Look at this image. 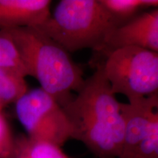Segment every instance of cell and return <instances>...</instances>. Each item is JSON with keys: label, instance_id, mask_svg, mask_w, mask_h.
I'll use <instances>...</instances> for the list:
<instances>
[{"label": "cell", "instance_id": "6da1fadb", "mask_svg": "<svg viewBox=\"0 0 158 158\" xmlns=\"http://www.w3.org/2000/svg\"><path fill=\"white\" fill-rule=\"evenodd\" d=\"M81 141L99 158H118L123 147L125 120L101 64L85 79L81 89L62 107Z\"/></svg>", "mask_w": 158, "mask_h": 158}, {"label": "cell", "instance_id": "7a4b0ae2", "mask_svg": "<svg viewBox=\"0 0 158 158\" xmlns=\"http://www.w3.org/2000/svg\"><path fill=\"white\" fill-rule=\"evenodd\" d=\"M15 43L27 76L64 106L82 87L84 72L62 46L38 28L6 29Z\"/></svg>", "mask_w": 158, "mask_h": 158}, {"label": "cell", "instance_id": "3957f363", "mask_svg": "<svg viewBox=\"0 0 158 158\" xmlns=\"http://www.w3.org/2000/svg\"><path fill=\"white\" fill-rule=\"evenodd\" d=\"M118 27L99 0H62L38 28L70 53L106 49Z\"/></svg>", "mask_w": 158, "mask_h": 158}, {"label": "cell", "instance_id": "277c9868", "mask_svg": "<svg viewBox=\"0 0 158 158\" xmlns=\"http://www.w3.org/2000/svg\"><path fill=\"white\" fill-rule=\"evenodd\" d=\"M114 94L133 102L158 93V54L124 45L108 51L101 64Z\"/></svg>", "mask_w": 158, "mask_h": 158}, {"label": "cell", "instance_id": "5b68a950", "mask_svg": "<svg viewBox=\"0 0 158 158\" xmlns=\"http://www.w3.org/2000/svg\"><path fill=\"white\" fill-rule=\"evenodd\" d=\"M15 106L18 119L29 138L59 147L73 139V130L64 108L41 88L28 90Z\"/></svg>", "mask_w": 158, "mask_h": 158}, {"label": "cell", "instance_id": "8992f818", "mask_svg": "<svg viewBox=\"0 0 158 158\" xmlns=\"http://www.w3.org/2000/svg\"><path fill=\"white\" fill-rule=\"evenodd\" d=\"M124 45H135L158 54V7L116 28L105 50L108 52Z\"/></svg>", "mask_w": 158, "mask_h": 158}, {"label": "cell", "instance_id": "52a82bcc", "mask_svg": "<svg viewBox=\"0 0 158 158\" xmlns=\"http://www.w3.org/2000/svg\"><path fill=\"white\" fill-rule=\"evenodd\" d=\"M50 0H0V30L41 26L51 15Z\"/></svg>", "mask_w": 158, "mask_h": 158}, {"label": "cell", "instance_id": "ba28073f", "mask_svg": "<svg viewBox=\"0 0 158 158\" xmlns=\"http://www.w3.org/2000/svg\"><path fill=\"white\" fill-rule=\"evenodd\" d=\"M10 158H71L62 147L47 142L31 139L27 135L15 138Z\"/></svg>", "mask_w": 158, "mask_h": 158}, {"label": "cell", "instance_id": "9c48e42d", "mask_svg": "<svg viewBox=\"0 0 158 158\" xmlns=\"http://www.w3.org/2000/svg\"><path fill=\"white\" fill-rule=\"evenodd\" d=\"M118 27L138 15L142 9L158 7V0H99Z\"/></svg>", "mask_w": 158, "mask_h": 158}, {"label": "cell", "instance_id": "30bf717a", "mask_svg": "<svg viewBox=\"0 0 158 158\" xmlns=\"http://www.w3.org/2000/svg\"><path fill=\"white\" fill-rule=\"evenodd\" d=\"M25 78L12 69L0 68V108L15 103L28 92Z\"/></svg>", "mask_w": 158, "mask_h": 158}, {"label": "cell", "instance_id": "8fae6325", "mask_svg": "<svg viewBox=\"0 0 158 158\" xmlns=\"http://www.w3.org/2000/svg\"><path fill=\"white\" fill-rule=\"evenodd\" d=\"M0 68L12 69L28 76L15 43L5 30H0Z\"/></svg>", "mask_w": 158, "mask_h": 158}, {"label": "cell", "instance_id": "7c38bea8", "mask_svg": "<svg viewBox=\"0 0 158 158\" xmlns=\"http://www.w3.org/2000/svg\"><path fill=\"white\" fill-rule=\"evenodd\" d=\"M127 158H158V93L156 94L155 116L152 126L143 142Z\"/></svg>", "mask_w": 158, "mask_h": 158}, {"label": "cell", "instance_id": "4fadbf2b", "mask_svg": "<svg viewBox=\"0 0 158 158\" xmlns=\"http://www.w3.org/2000/svg\"><path fill=\"white\" fill-rule=\"evenodd\" d=\"M15 138L0 108V158H10L14 147Z\"/></svg>", "mask_w": 158, "mask_h": 158}]
</instances>
